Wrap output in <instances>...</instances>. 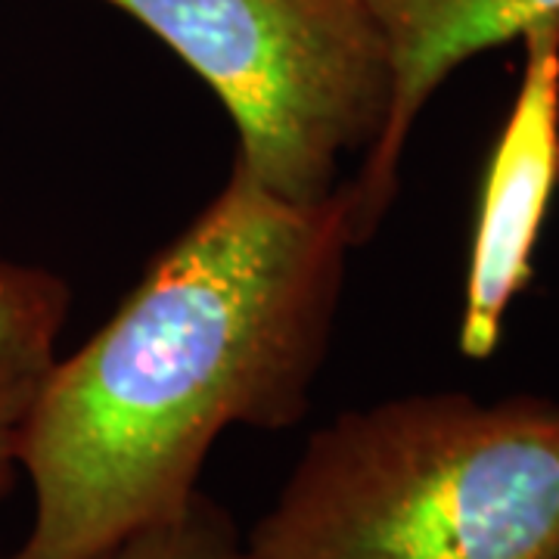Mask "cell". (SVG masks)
<instances>
[{"label":"cell","instance_id":"6da1fadb","mask_svg":"<svg viewBox=\"0 0 559 559\" xmlns=\"http://www.w3.org/2000/svg\"><path fill=\"white\" fill-rule=\"evenodd\" d=\"M352 246L340 190L293 205L234 162L116 314L53 364L22 441L32 525L0 559H97L178 516L230 426H296Z\"/></svg>","mask_w":559,"mask_h":559},{"label":"cell","instance_id":"7a4b0ae2","mask_svg":"<svg viewBox=\"0 0 559 559\" xmlns=\"http://www.w3.org/2000/svg\"><path fill=\"white\" fill-rule=\"evenodd\" d=\"M242 544L249 559H559V401L345 411Z\"/></svg>","mask_w":559,"mask_h":559},{"label":"cell","instance_id":"3957f363","mask_svg":"<svg viewBox=\"0 0 559 559\" xmlns=\"http://www.w3.org/2000/svg\"><path fill=\"white\" fill-rule=\"evenodd\" d=\"M200 75L234 119L237 162L293 205L340 190L342 159L370 150L392 66L367 0H103Z\"/></svg>","mask_w":559,"mask_h":559},{"label":"cell","instance_id":"277c9868","mask_svg":"<svg viewBox=\"0 0 559 559\" xmlns=\"http://www.w3.org/2000/svg\"><path fill=\"white\" fill-rule=\"evenodd\" d=\"M520 40V91L485 171L463 286L457 345L473 360L495 355L507 311L535 274L540 224L559 187V22Z\"/></svg>","mask_w":559,"mask_h":559},{"label":"cell","instance_id":"5b68a950","mask_svg":"<svg viewBox=\"0 0 559 559\" xmlns=\"http://www.w3.org/2000/svg\"><path fill=\"white\" fill-rule=\"evenodd\" d=\"M367 7L389 50L392 103L360 171L340 187L355 246L373 237L392 205L404 146L444 79L498 44L559 22V0H367Z\"/></svg>","mask_w":559,"mask_h":559},{"label":"cell","instance_id":"8992f818","mask_svg":"<svg viewBox=\"0 0 559 559\" xmlns=\"http://www.w3.org/2000/svg\"><path fill=\"white\" fill-rule=\"evenodd\" d=\"M69 314V286L53 271L0 255V500L22 476V441Z\"/></svg>","mask_w":559,"mask_h":559},{"label":"cell","instance_id":"52a82bcc","mask_svg":"<svg viewBox=\"0 0 559 559\" xmlns=\"http://www.w3.org/2000/svg\"><path fill=\"white\" fill-rule=\"evenodd\" d=\"M97 559H249L234 520L197 495L178 516L124 538Z\"/></svg>","mask_w":559,"mask_h":559}]
</instances>
